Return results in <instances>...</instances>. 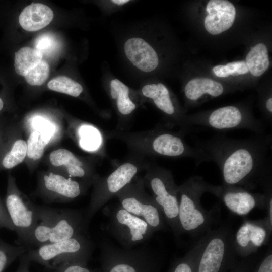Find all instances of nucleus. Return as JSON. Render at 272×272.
Masks as SVG:
<instances>
[{"mask_svg":"<svg viewBox=\"0 0 272 272\" xmlns=\"http://www.w3.org/2000/svg\"><path fill=\"white\" fill-rule=\"evenodd\" d=\"M101 272H161L163 254L148 247H119L110 241L100 244Z\"/></svg>","mask_w":272,"mask_h":272,"instance_id":"39448f33","label":"nucleus"},{"mask_svg":"<svg viewBox=\"0 0 272 272\" xmlns=\"http://www.w3.org/2000/svg\"><path fill=\"white\" fill-rule=\"evenodd\" d=\"M41 53L35 48L24 47L15 53L14 66L16 73L25 76L42 60Z\"/></svg>","mask_w":272,"mask_h":272,"instance_id":"5701e85b","label":"nucleus"},{"mask_svg":"<svg viewBox=\"0 0 272 272\" xmlns=\"http://www.w3.org/2000/svg\"><path fill=\"white\" fill-rule=\"evenodd\" d=\"M109 217V231L122 248L131 249L150 239L155 231L142 219L124 209L120 203L104 209Z\"/></svg>","mask_w":272,"mask_h":272,"instance_id":"f8f14e48","label":"nucleus"},{"mask_svg":"<svg viewBox=\"0 0 272 272\" xmlns=\"http://www.w3.org/2000/svg\"><path fill=\"white\" fill-rule=\"evenodd\" d=\"M143 168L136 163L126 162L119 165L108 176L98 181L90 203L84 210L83 225L87 233L91 220L97 211L132 182Z\"/></svg>","mask_w":272,"mask_h":272,"instance_id":"9b49d317","label":"nucleus"},{"mask_svg":"<svg viewBox=\"0 0 272 272\" xmlns=\"http://www.w3.org/2000/svg\"><path fill=\"white\" fill-rule=\"evenodd\" d=\"M110 95L115 100L118 112L122 115L130 114L135 109L136 105L129 96L128 87L117 79H113L110 82Z\"/></svg>","mask_w":272,"mask_h":272,"instance_id":"b1692460","label":"nucleus"},{"mask_svg":"<svg viewBox=\"0 0 272 272\" xmlns=\"http://www.w3.org/2000/svg\"><path fill=\"white\" fill-rule=\"evenodd\" d=\"M143 180L160 207L167 225L175 237H179L182 234L178 221V185L175 183L172 172L157 165H150Z\"/></svg>","mask_w":272,"mask_h":272,"instance_id":"6e6552de","label":"nucleus"},{"mask_svg":"<svg viewBox=\"0 0 272 272\" xmlns=\"http://www.w3.org/2000/svg\"><path fill=\"white\" fill-rule=\"evenodd\" d=\"M51 272H101L100 269H92L86 265L67 264L59 266Z\"/></svg>","mask_w":272,"mask_h":272,"instance_id":"4c0bfd02","label":"nucleus"},{"mask_svg":"<svg viewBox=\"0 0 272 272\" xmlns=\"http://www.w3.org/2000/svg\"><path fill=\"white\" fill-rule=\"evenodd\" d=\"M116 196L127 211L146 221L155 232L167 229L163 212L152 196L146 191L143 178L124 187Z\"/></svg>","mask_w":272,"mask_h":272,"instance_id":"9d476101","label":"nucleus"},{"mask_svg":"<svg viewBox=\"0 0 272 272\" xmlns=\"http://www.w3.org/2000/svg\"><path fill=\"white\" fill-rule=\"evenodd\" d=\"M186 133L182 130L173 132L160 126L148 132L122 134L120 137L132 149L140 153L191 158L197 167L207 162L206 159L200 150L190 146L186 142L184 136Z\"/></svg>","mask_w":272,"mask_h":272,"instance_id":"7ed1b4c3","label":"nucleus"},{"mask_svg":"<svg viewBox=\"0 0 272 272\" xmlns=\"http://www.w3.org/2000/svg\"><path fill=\"white\" fill-rule=\"evenodd\" d=\"M206 10L208 14L205 18V27L210 34H219L232 26L236 10L232 3L226 0H211Z\"/></svg>","mask_w":272,"mask_h":272,"instance_id":"a211bd4d","label":"nucleus"},{"mask_svg":"<svg viewBox=\"0 0 272 272\" xmlns=\"http://www.w3.org/2000/svg\"><path fill=\"white\" fill-rule=\"evenodd\" d=\"M58 43L50 34H44L39 36L35 42V49L42 55H50L57 50Z\"/></svg>","mask_w":272,"mask_h":272,"instance_id":"72a5a7b5","label":"nucleus"},{"mask_svg":"<svg viewBox=\"0 0 272 272\" xmlns=\"http://www.w3.org/2000/svg\"><path fill=\"white\" fill-rule=\"evenodd\" d=\"M27 155V144L23 140L16 141L11 150L4 156L2 165L6 169H10L21 163Z\"/></svg>","mask_w":272,"mask_h":272,"instance_id":"c85d7f7f","label":"nucleus"},{"mask_svg":"<svg viewBox=\"0 0 272 272\" xmlns=\"http://www.w3.org/2000/svg\"><path fill=\"white\" fill-rule=\"evenodd\" d=\"M50 72L48 63L44 60L29 71L25 76L26 81L32 86H40L47 79Z\"/></svg>","mask_w":272,"mask_h":272,"instance_id":"2f4dec72","label":"nucleus"},{"mask_svg":"<svg viewBox=\"0 0 272 272\" xmlns=\"http://www.w3.org/2000/svg\"><path fill=\"white\" fill-rule=\"evenodd\" d=\"M4 107V102L2 97H0V112L3 109Z\"/></svg>","mask_w":272,"mask_h":272,"instance_id":"79ce46f5","label":"nucleus"},{"mask_svg":"<svg viewBox=\"0 0 272 272\" xmlns=\"http://www.w3.org/2000/svg\"><path fill=\"white\" fill-rule=\"evenodd\" d=\"M47 144L41 134L35 130L30 134L27 143V155L33 160L40 159Z\"/></svg>","mask_w":272,"mask_h":272,"instance_id":"7c9ffc66","label":"nucleus"},{"mask_svg":"<svg viewBox=\"0 0 272 272\" xmlns=\"http://www.w3.org/2000/svg\"><path fill=\"white\" fill-rule=\"evenodd\" d=\"M6 195L5 207L16 232L18 242L27 247L38 220L35 205L11 187Z\"/></svg>","mask_w":272,"mask_h":272,"instance_id":"ddd939ff","label":"nucleus"},{"mask_svg":"<svg viewBox=\"0 0 272 272\" xmlns=\"http://www.w3.org/2000/svg\"><path fill=\"white\" fill-rule=\"evenodd\" d=\"M206 192L219 198L233 214H248L255 208L266 209V197L262 193H253L244 188L222 184L214 185L205 183Z\"/></svg>","mask_w":272,"mask_h":272,"instance_id":"4468645a","label":"nucleus"},{"mask_svg":"<svg viewBox=\"0 0 272 272\" xmlns=\"http://www.w3.org/2000/svg\"><path fill=\"white\" fill-rule=\"evenodd\" d=\"M234 234L232 226L225 224L206 234L194 272H229L232 269L239 261L233 244Z\"/></svg>","mask_w":272,"mask_h":272,"instance_id":"0eeeda50","label":"nucleus"},{"mask_svg":"<svg viewBox=\"0 0 272 272\" xmlns=\"http://www.w3.org/2000/svg\"><path fill=\"white\" fill-rule=\"evenodd\" d=\"M204 240L205 235L201 237L184 256L174 260L167 272H194L196 261Z\"/></svg>","mask_w":272,"mask_h":272,"instance_id":"a878e982","label":"nucleus"},{"mask_svg":"<svg viewBox=\"0 0 272 272\" xmlns=\"http://www.w3.org/2000/svg\"><path fill=\"white\" fill-rule=\"evenodd\" d=\"M144 96L151 99L156 107L169 117V124L178 126L180 130L186 132L190 131L187 128L186 116L179 114L171 97L169 91L162 83L145 85L142 89Z\"/></svg>","mask_w":272,"mask_h":272,"instance_id":"dca6fc26","label":"nucleus"},{"mask_svg":"<svg viewBox=\"0 0 272 272\" xmlns=\"http://www.w3.org/2000/svg\"><path fill=\"white\" fill-rule=\"evenodd\" d=\"M48 88L53 91L63 93L73 97H78L83 89L81 84L65 76L56 77L50 80Z\"/></svg>","mask_w":272,"mask_h":272,"instance_id":"cd10ccee","label":"nucleus"},{"mask_svg":"<svg viewBox=\"0 0 272 272\" xmlns=\"http://www.w3.org/2000/svg\"><path fill=\"white\" fill-rule=\"evenodd\" d=\"M272 228L264 218L252 220L244 219L233 236V244L240 258L257 253L258 249L269 242Z\"/></svg>","mask_w":272,"mask_h":272,"instance_id":"2eb2a0df","label":"nucleus"},{"mask_svg":"<svg viewBox=\"0 0 272 272\" xmlns=\"http://www.w3.org/2000/svg\"><path fill=\"white\" fill-rule=\"evenodd\" d=\"M224 87L219 82L205 78L191 80L184 88V94L190 101L196 102L205 95L216 97L222 95Z\"/></svg>","mask_w":272,"mask_h":272,"instance_id":"412c9836","label":"nucleus"},{"mask_svg":"<svg viewBox=\"0 0 272 272\" xmlns=\"http://www.w3.org/2000/svg\"><path fill=\"white\" fill-rule=\"evenodd\" d=\"M26 253L20 256L19 266L15 272H31L30 266L31 263Z\"/></svg>","mask_w":272,"mask_h":272,"instance_id":"ea45409f","label":"nucleus"},{"mask_svg":"<svg viewBox=\"0 0 272 272\" xmlns=\"http://www.w3.org/2000/svg\"><path fill=\"white\" fill-rule=\"evenodd\" d=\"M94 247L88 234L81 233L66 240L28 249L26 254L31 262L53 270L67 264L87 266Z\"/></svg>","mask_w":272,"mask_h":272,"instance_id":"423d86ee","label":"nucleus"},{"mask_svg":"<svg viewBox=\"0 0 272 272\" xmlns=\"http://www.w3.org/2000/svg\"><path fill=\"white\" fill-rule=\"evenodd\" d=\"M251 272H272V249L270 246Z\"/></svg>","mask_w":272,"mask_h":272,"instance_id":"e433bc0d","label":"nucleus"},{"mask_svg":"<svg viewBox=\"0 0 272 272\" xmlns=\"http://www.w3.org/2000/svg\"><path fill=\"white\" fill-rule=\"evenodd\" d=\"M124 50L130 62L143 72H152L158 65L156 52L142 38L133 37L128 39L124 44Z\"/></svg>","mask_w":272,"mask_h":272,"instance_id":"6ab92c4d","label":"nucleus"},{"mask_svg":"<svg viewBox=\"0 0 272 272\" xmlns=\"http://www.w3.org/2000/svg\"><path fill=\"white\" fill-rule=\"evenodd\" d=\"M205 183L202 177L193 176L178 185V221L182 234L201 237L212 231L218 220V205L207 210L200 203L206 192Z\"/></svg>","mask_w":272,"mask_h":272,"instance_id":"f03ea898","label":"nucleus"},{"mask_svg":"<svg viewBox=\"0 0 272 272\" xmlns=\"http://www.w3.org/2000/svg\"><path fill=\"white\" fill-rule=\"evenodd\" d=\"M271 136L263 132L244 139L216 134L195 147L218 166L222 184L250 191L271 180Z\"/></svg>","mask_w":272,"mask_h":272,"instance_id":"f257e3e1","label":"nucleus"},{"mask_svg":"<svg viewBox=\"0 0 272 272\" xmlns=\"http://www.w3.org/2000/svg\"><path fill=\"white\" fill-rule=\"evenodd\" d=\"M185 122L190 131L193 126H201L220 131L245 129L254 133L265 132L263 123L247 111L232 105L209 113L186 116Z\"/></svg>","mask_w":272,"mask_h":272,"instance_id":"1a4fd4ad","label":"nucleus"},{"mask_svg":"<svg viewBox=\"0 0 272 272\" xmlns=\"http://www.w3.org/2000/svg\"><path fill=\"white\" fill-rule=\"evenodd\" d=\"M54 14L47 6L33 3L26 6L19 16V23L28 31H36L47 26L52 20Z\"/></svg>","mask_w":272,"mask_h":272,"instance_id":"aec40b11","label":"nucleus"},{"mask_svg":"<svg viewBox=\"0 0 272 272\" xmlns=\"http://www.w3.org/2000/svg\"><path fill=\"white\" fill-rule=\"evenodd\" d=\"M113 3L117 4L118 5H124L129 2L128 0H112L111 1Z\"/></svg>","mask_w":272,"mask_h":272,"instance_id":"a19ab883","label":"nucleus"},{"mask_svg":"<svg viewBox=\"0 0 272 272\" xmlns=\"http://www.w3.org/2000/svg\"><path fill=\"white\" fill-rule=\"evenodd\" d=\"M49 159L54 166H65L70 177L84 178L87 176L82 162L67 150L59 149L53 151L50 154Z\"/></svg>","mask_w":272,"mask_h":272,"instance_id":"4be33fe9","label":"nucleus"},{"mask_svg":"<svg viewBox=\"0 0 272 272\" xmlns=\"http://www.w3.org/2000/svg\"><path fill=\"white\" fill-rule=\"evenodd\" d=\"M215 74L219 77H227L230 75L237 76L246 74L249 72L244 61H238L227 63L226 65H219L213 68Z\"/></svg>","mask_w":272,"mask_h":272,"instance_id":"473e14b6","label":"nucleus"},{"mask_svg":"<svg viewBox=\"0 0 272 272\" xmlns=\"http://www.w3.org/2000/svg\"><path fill=\"white\" fill-rule=\"evenodd\" d=\"M27 251V248L24 245L14 246L0 238V272H3L8 265Z\"/></svg>","mask_w":272,"mask_h":272,"instance_id":"c756f323","label":"nucleus"},{"mask_svg":"<svg viewBox=\"0 0 272 272\" xmlns=\"http://www.w3.org/2000/svg\"><path fill=\"white\" fill-rule=\"evenodd\" d=\"M35 207L38 223L27 249L66 240L79 234H88L84 228V210Z\"/></svg>","mask_w":272,"mask_h":272,"instance_id":"20e7f679","label":"nucleus"},{"mask_svg":"<svg viewBox=\"0 0 272 272\" xmlns=\"http://www.w3.org/2000/svg\"><path fill=\"white\" fill-rule=\"evenodd\" d=\"M42 181L45 196L49 202L71 200L83 192V187L77 181L53 172L44 175Z\"/></svg>","mask_w":272,"mask_h":272,"instance_id":"f3484780","label":"nucleus"},{"mask_svg":"<svg viewBox=\"0 0 272 272\" xmlns=\"http://www.w3.org/2000/svg\"><path fill=\"white\" fill-rule=\"evenodd\" d=\"M0 228L14 231V227L7 213L5 205L0 200Z\"/></svg>","mask_w":272,"mask_h":272,"instance_id":"58836bf2","label":"nucleus"},{"mask_svg":"<svg viewBox=\"0 0 272 272\" xmlns=\"http://www.w3.org/2000/svg\"><path fill=\"white\" fill-rule=\"evenodd\" d=\"M79 142L80 147L88 151H95L100 146L102 137L100 131L95 127L84 124L78 130Z\"/></svg>","mask_w":272,"mask_h":272,"instance_id":"bb28decb","label":"nucleus"},{"mask_svg":"<svg viewBox=\"0 0 272 272\" xmlns=\"http://www.w3.org/2000/svg\"><path fill=\"white\" fill-rule=\"evenodd\" d=\"M245 62L249 71L254 76L263 74L270 64L266 46L260 43L253 47L246 56Z\"/></svg>","mask_w":272,"mask_h":272,"instance_id":"393cba45","label":"nucleus"},{"mask_svg":"<svg viewBox=\"0 0 272 272\" xmlns=\"http://www.w3.org/2000/svg\"><path fill=\"white\" fill-rule=\"evenodd\" d=\"M33 127L39 132L47 144L54 133V126L41 117H35L32 121Z\"/></svg>","mask_w":272,"mask_h":272,"instance_id":"f704fd0d","label":"nucleus"},{"mask_svg":"<svg viewBox=\"0 0 272 272\" xmlns=\"http://www.w3.org/2000/svg\"><path fill=\"white\" fill-rule=\"evenodd\" d=\"M260 258V255L256 253L248 257L240 258L229 272H251Z\"/></svg>","mask_w":272,"mask_h":272,"instance_id":"c9c22d12","label":"nucleus"}]
</instances>
